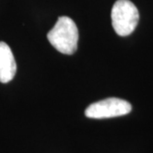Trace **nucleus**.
Here are the masks:
<instances>
[{
  "label": "nucleus",
  "mask_w": 153,
  "mask_h": 153,
  "mask_svg": "<svg viewBox=\"0 0 153 153\" xmlns=\"http://www.w3.org/2000/svg\"><path fill=\"white\" fill-rule=\"evenodd\" d=\"M50 44L65 55L76 52L78 43V29L73 20L68 16H60L47 35Z\"/></svg>",
  "instance_id": "1"
},
{
  "label": "nucleus",
  "mask_w": 153,
  "mask_h": 153,
  "mask_svg": "<svg viewBox=\"0 0 153 153\" xmlns=\"http://www.w3.org/2000/svg\"><path fill=\"white\" fill-rule=\"evenodd\" d=\"M111 24L117 35L125 37L136 28L140 15L130 0H117L111 9Z\"/></svg>",
  "instance_id": "2"
},
{
  "label": "nucleus",
  "mask_w": 153,
  "mask_h": 153,
  "mask_svg": "<svg viewBox=\"0 0 153 153\" xmlns=\"http://www.w3.org/2000/svg\"><path fill=\"white\" fill-rule=\"evenodd\" d=\"M132 110L129 102L119 98H107L94 102L85 110V116L88 118L103 119L128 114Z\"/></svg>",
  "instance_id": "3"
},
{
  "label": "nucleus",
  "mask_w": 153,
  "mask_h": 153,
  "mask_svg": "<svg viewBox=\"0 0 153 153\" xmlns=\"http://www.w3.org/2000/svg\"><path fill=\"white\" fill-rule=\"evenodd\" d=\"M16 62L10 46L0 42V82H10L16 73Z\"/></svg>",
  "instance_id": "4"
}]
</instances>
